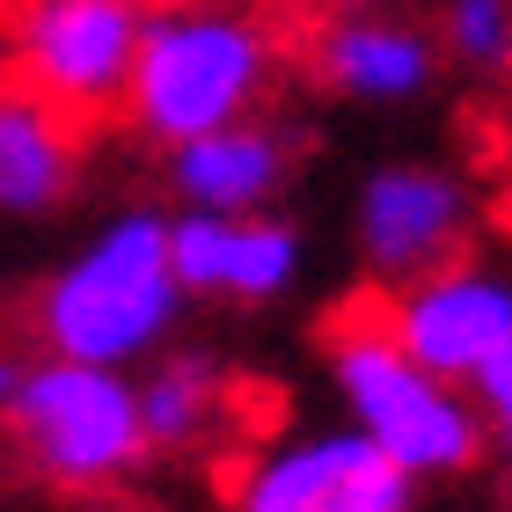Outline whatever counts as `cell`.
<instances>
[{
  "label": "cell",
  "mask_w": 512,
  "mask_h": 512,
  "mask_svg": "<svg viewBox=\"0 0 512 512\" xmlns=\"http://www.w3.org/2000/svg\"><path fill=\"white\" fill-rule=\"evenodd\" d=\"M22 374H30V359H15V352H0V410L15 403V388H22Z\"/></svg>",
  "instance_id": "16"
},
{
  "label": "cell",
  "mask_w": 512,
  "mask_h": 512,
  "mask_svg": "<svg viewBox=\"0 0 512 512\" xmlns=\"http://www.w3.org/2000/svg\"><path fill=\"white\" fill-rule=\"evenodd\" d=\"M227 395V374L213 352H169L147 381H132V403H139V439L147 454H176V447H198L205 425H213Z\"/></svg>",
  "instance_id": "13"
},
{
  "label": "cell",
  "mask_w": 512,
  "mask_h": 512,
  "mask_svg": "<svg viewBox=\"0 0 512 512\" xmlns=\"http://www.w3.org/2000/svg\"><path fill=\"white\" fill-rule=\"evenodd\" d=\"M81 154L74 132L44 96L30 88H0V213L8 220H37L74 191Z\"/></svg>",
  "instance_id": "12"
},
{
  "label": "cell",
  "mask_w": 512,
  "mask_h": 512,
  "mask_svg": "<svg viewBox=\"0 0 512 512\" xmlns=\"http://www.w3.org/2000/svg\"><path fill=\"white\" fill-rule=\"evenodd\" d=\"M322 59V81L344 88L359 103H410L432 88V66H439V44L417 30V22H395L374 8H352L337 15L315 44Z\"/></svg>",
  "instance_id": "11"
},
{
  "label": "cell",
  "mask_w": 512,
  "mask_h": 512,
  "mask_svg": "<svg viewBox=\"0 0 512 512\" xmlns=\"http://www.w3.org/2000/svg\"><path fill=\"white\" fill-rule=\"evenodd\" d=\"M235 512H417V483L337 425L271 447L235 483Z\"/></svg>",
  "instance_id": "8"
},
{
  "label": "cell",
  "mask_w": 512,
  "mask_h": 512,
  "mask_svg": "<svg viewBox=\"0 0 512 512\" xmlns=\"http://www.w3.org/2000/svg\"><path fill=\"white\" fill-rule=\"evenodd\" d=\"M505 66H512V52H505Z\"/></svg>",
  "instance_id": "17"
},
{
  "label": "cell",
  "mask_w": 512,
  "mask_h": 512,
  "mask_svg": "<svg viewBox=\"0 0 512 512\" xmlns=\"http://www.w3.org/2000/svg\"><path fill=\"white\" fill-rule=\"evenodd\" d=\"M469 395V410H476V425H491V439L512 454V344L491 359V366H476V381L461 388Z\"/></svg>",
  "instance_id": "15"
},
{
  "label": "cell",
  "mask_w": 512,
  "mask_h": 512,
  "mask_svg": "<svg viewBox=\"0 0 512 512\" xmlns=\"http://www.w3.org/2000/svg\"><path fill=\"white\" fill-rule=\"evenodd\" d=\"M476 205L461 191L454 169H432V161H388L359 183V256L366 271L388 278V286H417V278L461 264V242H469Z\"/></svg>",
  "instance_id": "7"
},
{
  "label": "cell",
  "mask_w": 512,
  "mask_h": 512,
  "mask_svg": "<svg viewBox=\"0 0 512 512\" xmlns=\"http://www.w3.org/2000/svg\"><path fill=\"white\" fill-rule=\"evenodd\" d=\"M264 81H271V37L249 15L169 8L147 15V30H139L125 110L147 139L183 147V139H205L220 125H242Z\"/></svg>",
  "instance_id": "2"
},
{
  "label": "cell",
  "mask_w": 512,
  "mask_h": 512,
  "mask_svg": "<svg viewBox=\"0 0 512 512\" xmlns=\"http://www.w3.org/2000/svg\"><path fill=\"white\" fill-rule=\"evenodd\" d=\"M330 388H337L344 417H352V432L381 461H395L410 483L476 469L483 425H476L469 395L432 381V374H417V366L388 344L381 322L330 337Z\"/></svg>",
  "instance_id": "3"
},
{
  "label": "cell",
  "mask_w": 512,
  "mask_h": 512,
  "mask_svg": "<svg viewBox=\"0 0 512 512\" xmlns=\"http://www.w3.org/2000/svg\"><path fill=\"white\" fill-rule=\"evenodd\" d=\"M381 330L417 374L469 388L476 366H491L512 344V278L483 271V264H447V271H432V278L395 293Z\"/></svg>",
  "instance_id": "6"
},
{
  "label": "cell",
  "mask_w": 512,
  "mask_h": 512,
  "mask_svg": "<svg viewBox=\"0 0 512 512\" xmlns=\"http://www.w3.org/2000/svg\"><path fill=\"white\" fill-rule=\"evenodd\" d=\"M139 30H147L139 0H22L15 52L30 74V96H44L59 118L125 103Z\"/></svg>",
  "instance_id": "5"
},
{
  "label": "cell",
  "mask_w": 512,
  "mask_h": 512,
  "mask_svg": "<svg viewBox=\"0 0 512 512\" xmlns=\"http://www.w3.org/2000/svg\"><path fill=\"white\" fill-rule=\"evenodd\" d=\"M183 315V286L169 271V213L132 205L88 249H74L37 293V337L66 366L125 374L147 359Z\"/></svg>",
  "instance_id": "1"
},
{
  "label": "cell",
  "mask_w": 512,
  "mask_h": 512,
  "mask_svg": "<svg viewBox=\"0 0 512 512\" xmlns=\"http://www.w3.org/2000/svg\"><path fill=\"white\" fill-rule=\"evenodd\" d=\"M286 169H293L286 132L256 125V118L169 147V183H176L183 213H213V220H256L278 198Z\"/></svg>",
  "instance_id": "10"
},
{
  "label": "cell",
  "mask_w": 512,
  "mask_h": 512,
  "mask_svg": "<svg viewBox=\"0 0 512 512\" xmlns=\"http://www.w3.org/2000/svg\"><path fill=\"white\" fill-rule=\"evenodd\" d=\"M0 417H8V432L22 439L30 469L44 483H66V491H103V483H118L147 461L132 374L44 359V366L22 374L15 403Z\"/></svg>",
  "instance_id": "4"
},
{
  "label": "cell",
  "mask_w": 512,
  "mask_h": 512,
  "mask_svg": "<svg viewBox=\"0 0 512 512\" xmlns=\"http://www.w3.org/2000/svg\"><path fill=\"white\" fill-rule=\"evenodd\" d=\"M439 37H447V52L461 66H505L512 52V0H447V15H439Z\"/></svg>",
  "instance_id": "14"
},
{
  "label": "cell",
  "mask_w": 512,
  "mask_h": 512,
  "mask_svg": "<svg viewBox=\"0 0 512 512\" xmlns=\"http://www.w3.org/2000/svg\"><path fill=\"white\" fill-rule=\"evenodd\" d=\"M169 271L183 300H242L264 308L300 278V227L293 220H213V213H176L169 220Z\"/></svg>",
  "instance_id": "9"
}]
</instances>
